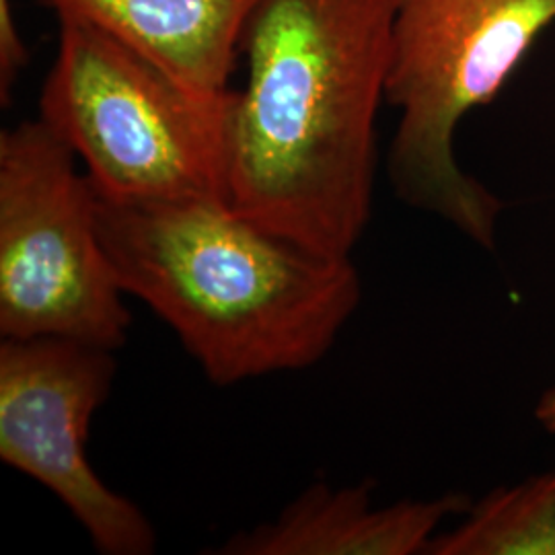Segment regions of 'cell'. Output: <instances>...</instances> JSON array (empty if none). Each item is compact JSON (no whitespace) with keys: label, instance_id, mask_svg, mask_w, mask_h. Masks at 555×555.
Instances as JSON below:
<instances>
[{"label":"cell","instance_id":"obj_3","mask_svg":"<svg viewBox=\"0 0 555 555\" xmlns=\"http://www.w3.org/2000/svg\"><path fill=\"white\" fill-rule=\"evenodd\" d=\"M38 118L116 204L229 199L238 91H199L93 25L59 21Z\"/></svg>","mask_w":555,"mask_h":555},{"label":"cell","instance_id":"obj_10","mask_svg":"<svg viewBox=\"0 0 555 555\" xmlns=\"http://www.w3.org/2000/svg\"><path fill=\"white\" fill-rule=\"evenodd\" d=\"M29 64L27 46L21 38L15 23L11 0H0V101L9 105L13 101V89L20 80L21 70Z\"/></svg>","mask_w":555,"mask_h":555},{"label":"cell","instance_id":"obj_4","mask_svg":"<svg viewBox=\"0 0 555 555\" xmlns=\"http://www.w3.org/2000/svg\"><path fill=\"white\" fill-rule=\"evenodd\" d=\"M552 23L555 0H401L397 11L385 85L399 112L389 151L397 198L488 251L504 204L461 169L456 128L496 100Z\"/></svg>","mask_w":555,"mask_h":555},{"label":"cell","instance_id":"obj_6","mask_svg":"<svg viewBox=\"0 0 555 555\" xmlns=\"http://www.w3.org/2000/svg\"><path fill=\"white\" fill-rule=\"evenodd\" d=\"M116 377L114 350L68 337H2L0 459L48 488L103 555H149L151 520L101 479L87 438Z\"/></svg>","mask_w":555,"mask_h":555},{"label":"cell","instance_id":"obj_11","mask_svg":"<svg viewBox=\"0 0 555 555\" xmlns=\"http://www.w3.org/2000/svg\"><path fill=\"white\" fill-rule=\"evenodd\" d=\"M535 420L543 430L555 435V385H552L543 396L539 397L535 408Z\"/></svg>","mask_w":555,"mask_h":555},{"label":"cell","instance_id":"obj_8","mask_svg":"<svg viewBox=\"0 0 555 555\" xmlns=\"http://www.w3.org/2000/svg\"><path fill=\"white\" fill-rule=\"evenodd\" d=\"M59 21L93 25L199 91H229L263 0H38Z\"/></svg>","mask_w":555,"mask_h":555},{"label":"cell","instance_id":"obj_7","mask_svg":"<svg viewBox=\"0 0 555 555\" xmlns=\"http://www.w3.org/2000/svg\"><path fill=\"white\" fill-rule=\"evenodd\" d=\"M465 494L373 504V483L334 490L318 481L288 504L276 520L238 531L224 555H414L426 554L438 527L465 515Z\"/></svg>","mask_w":555,"mask_h":555},{"label":"cell","instance_id":"obj_5","mask_svg":"<svg viewBox=\"0 0 555 555\" xmlns=\"http://www.w3.org/2000/svg\"><path fill=\"white\" fill-rule=\"evenodd\" d=\"M107 258L98 196L41 121L0 134V336L68 337L118 350L132 315Z\"/></svg>","mask_w":555,"mask_h":555},{"label":"cell","instance_id":"obj_9","mask_svg":"<svg viewBox=\"0 0 555 555\" xmlns=\"http://www.w3.org/2000/svg\"><path fill=\"white\" fill-rule=\"evenodd\" d=\"M426 554L555 555V472L492 490Z\"/></svg>","mask_w":555,"mask_h":555},{"label":"cell","instance_id":"obj_2","mask_svg":"<svg viewBox=\"0 0 555 555\" xmlns=\"http://www.w3.org/2000/svg\"><path fill=\"white\" fill-rule=\"evenodd\" d=\"M98 222L124 293L178 334L215 385L318 364L360 305L352 259L282 237L229 199L98 196Z\"/></svg>","mask_w":555,"mask_h":555},{"label":"cell","instance_id":"obj_1","mask_svg":"<svg viewBox=\"0 0 555 555\" xmlns=\"http://www.w3.org/2000/svg\"><path fill=\"white\" fill-rule=\"evenodd\" d=\"M401 0H263L243 50L231 206L350 258L375 202L377 114Z\"/></svg>","mask_w":555,"mask_h":555}]
</instances>
